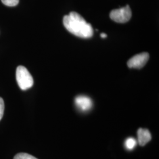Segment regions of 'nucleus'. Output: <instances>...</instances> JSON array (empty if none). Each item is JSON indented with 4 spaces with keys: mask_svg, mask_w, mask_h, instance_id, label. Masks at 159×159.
I'll list each match as a JSON object with an SVG mask.
<instances>
[{
    "mask_svg": "<svg viewBox=\"0 0 159 159\" xmlns=\"http://www.w3.org/2000/svg\"><path fill=\"white\" fill-rule=\"evenodd\" d=\"M75 104L80 111L85 112L91 110L93 102L91 98L85 96H79L75 98Z\"/></svg>",
    "mask_w": 159,
    "mask_h": 159,
    "instance_id": "5",
    "label": "nucleus"
},
{
    "mask_svg": "<svg viewBox=\"0 0 159 159\" xmlns=\"http://www.w3.org/2000/svg\"><path fill=\"white\" fill-rule=\"evenodd\" d=\"M138 143L140 146H144L152 140V135L148 129L140 128L137 131Z\"/></svg>",
    "mask_w": 159,
    "mask_h": 159,
    "instance_id": "6",
    "label": "nucleus"
},
{
    "mask_svg": "<svg viewBox=\"0 0 159 159\" xmlns=\"http://www.w3.org/2000/svg\"><path fill=\"white\" fill-rule=\"evenodd\" d=\"M1 1L4 5L9 7L17 6L19 2V0H1Z\"/></svg>",
    "mask_w": 159,
    "mask_h": 159,
    "instance_id": "9",
    "label": "nucleus"
},
{
    "mask_svg": "<svg viewBox=\"0 0 159 159\" xmlns=\"http://www.w3.org/2000/svg\"><path fill=\"white\" fill-rule=\"evenodd\" d=\"M149 59L148 52H142L131 57L127 61V66L131 68H139L143 67Z\"/></svg>",
    "mask_w": 159,
    "mask_h": 159,
    "instance_id": "4",
    "label": "nucleus"
},
{
    "mask_svg": "<svg viewBox=\"0 0 159 159\" xmlns=\"http://www.w3.org/2000/svg\"><path fill=\"white\" fill-rule=\"evenodd\" d=\"M63 24L70 33L83 39H89L93 35L91 24L76 12H71L63 18Z\"/></svg>",
    "mask_w": 159,
    "mask_h": 159,
    "instance_id": "1",
    "label": "nucleus"
},
{
    "mask_svg": "<svg viewBox=\"0 0 159 159\" xmlns=\"http://www.w3.org/2000/svg\"><path fill=\"white\" fill-rule=\"evenodd\" d=\"M14 159H38L34 157L33 156L29 154L25 153H18L14 156Z\"/></svg>",
    "mask_w": 159,
    "mask_h": 159,
    "instance_id": "8",
    "label": "nucleus"
},
{
    "mask_svg": "<svg viewBox=\"0 0 159 159\" xmlns=\"http://www.w3.org/2000/svg\"><path fill=\"white\" fill-rule=\"evenodd\" d=\"M125 147L127 150H131L136 147L137 145L136 140L134 138L129 137L128 138L125 143Z\"/></svg>",
    "mask_w": 159,
    "mask_h": 159,
    "instance_id": "7",
    "label": "nucleus"
},
{
    "mask_svg": "<svg viewBox=\"0 0 159 159\" xmlns=\"http://www.w3.org/2000/svg\"><path fill=\"white\" fill-rule=\"evenodd\" d=\"M16 80L19 87L22 90L30 89L34 84V80L32 75L25 67L18 66L16 70Z\"/></svg>",
    "mask_w": 159,
    "mask_h": 159,
    "instance_id": "2",
    "label": "nucleus"
},
{
    "mask_svg": "<svg viewBox=\"0 0 159 159\" xmlns=\"http://www.w3.org/2000/svg\"><path fill=\"white\" fill-rule=\"evenodd\" d=\"M4 111V102L3 99L0 97V120L2 119Z\"/></svg>",
    "mask_w": 159,
    "mask_h": 159,
    "instance_id": "10",
    "label": "nucleus"
},
{
    "mask_svg": "<svg viewBox=\"0 0 159 159\" xmlns=\"http://www.w3.org/2000/svg\"><path fill=\"white\" fill-rule=\"evenodd\" d=\"M100 37L102 38V39H105V38H106L107 37V34H105V33H102V34H100Z\"/></svg>",
    "mask_w": 159,
    "mask_h": 159,
    "instance_id": "11",
    "label": "nucleus"
},
{
    "mask_svg": "<svg viewBox=\"0 0 159 159\" xmlns=\"http://www.w3.org/2000/svg\"><path fill=\"white\" fill-rule=\"evenodd\" d=\"M110 18L116 23H127L131 17V10L129 5L119 9L113 10L110 12Z\"/></svg>",
    "mask_w": 159,
    "mask_h": 159,
    "instance_id": "3",
    "label": "nucleus"
}]
</instances>
